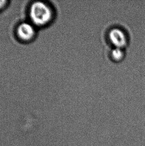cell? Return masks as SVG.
Wrapping results in <instances>:
<instances>
[{
  "mask_svg": "<svg viewBox=\"0 0 145 146\" xmlns=\"http://www.w3.org/2000/svg\"><path fill=\"white\" fill-rule=\"evenodd\" d=\"M30 16L33 24L36 26H43L50 21L52 12L46 4L43 2H36L30 7Z\"/></svg>",
  "mask_w": 145,
  "mask_h": 146,
  "instance_id": "obj_1",
  "label": "cell"
},
{
  "mask_svg": "<svg viewBox=\"0 0 145 146\" xmlns=\"http://www.w3.org/2000/svg\"><path fill=\"white\" fill-rule=\"evenodd\" d=\"M108 37L110 42L114 47L123 48L127 44V34L125 31L120 28H114L110 30Z\"/></svg>",
  "mask_w": 145,
  "mask_h": 146,
  "instance_id": "obj_2",
  "label": "cell"
},
{
  "mask_svg": "<svg viewBox=\"0 0 145 146\" xmlns=\"http://www.w3.org/2000/svg\"><path fill=\"white\" fill-rule=\"evenodd\" d=\"M18 37L24 40H28L34 37L35 29L32 24L23 23L18 26L17 30Z\"/></svg>",
  "mask_w": 145,
  "mask_h": 146,
  "instance_id": "obj_3",
  "label": "cell"
},
{
  "mask_svg": "<svg viewBox=\"0 0 145 146\" xmlns=\"http://www.w3.org/2000/svg\"><path fill=\"white\" fill-rule=\"evenodd\" d=\"M110 55L112 59L116 61H119L123 58L124 51L123 48L114 47L112 49Z\"/></svg>",
  "mask_w": 145,
  "mask_h": 146,
  "instance_id": "obj_4",
  "label": "cell"
},
{
  "mask_svg": "<svg viewBox=\"0 0 145 146\" xmlns=\"http://www.w3.org/2000/svg\"><path fill=\"white\" fill-rule=\"evenodd\" d=\"M5 1H0V9L3 8L6 3Z\"/></svg>",
  "mask_w": 145,
  "mask_h": 146,
  "instance_id": "obj_5",
  "label": "cell"
}]
</instances>
